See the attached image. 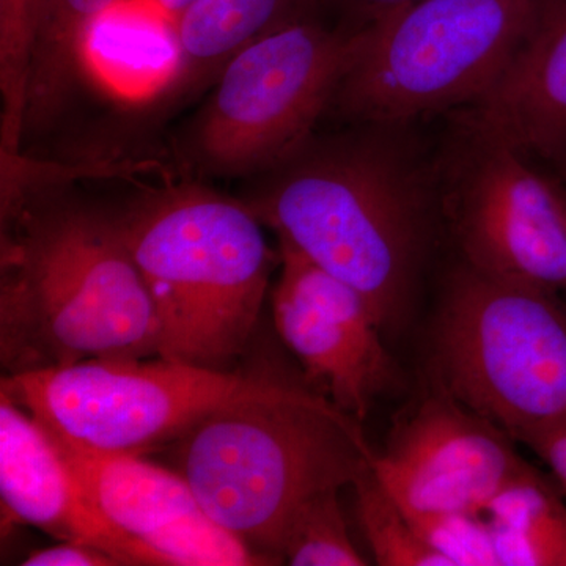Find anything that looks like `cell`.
<instances>
[{"mask_svg": "<svg viewBox=\"0 0 566 566\" xmlns=\"http://www.w3.org/2000/svg\"><path fill=\"white\" fill-rule=\"evenodd\" d=\"M245 178L268 229L354 286L382 331L403 322L442 232L434 134L424 123H338Z\"/></svg>", "mask_w": 566, "mask_h": 566, "instance_id": "1", "label": "cell"}, {"mask_svg": "<svg viewBox=\"0 0 566 566\" xmlns=\"http://www.w3.org/2000/svg\"><path fill=\"white\" fill-rule=\"evenodd\" d=\"M158 312L112 207L52 185L2 205L0 364L7 376L158 357Z\"/></svg>", "mask_w": 566, "mask_h": 566, "instance_id": "2", "label": "cell"}, {"mask_svg": "<svg viewBox=\"0 0 566 566\" xmlns=\"http://www.w3.org/2000/svg\"><path fill=\"white\" fill-rule=\"evenodd\" d=\"M360 423L327 395L264 375L170 446V458L219 526L281 565L303 505L374 465Z\"/></svg>", "mask_w": 566, "mask_h": 566, "instance_id": "3", "label": "cell"}, {"mask_svg": "<svg viewBox=\"0 0 566 566\" xmlns=\"http://www.w3.org/2000/svg\"><path fill=\"white\" fill-rule=\"evenodd\" d=\"M112 210L158 312V357L234 371L279 263L263 223L199 182L145 189Z\"/></svg>", "mask_w": 566, "mask_h": 566, "instance_id": "4", "label": "cell"}, {"mask_svg": "<svg viewBox=\"0 0 566 566\" xmlns=\"http://www.w3.org/2000/svg\"><path fill=\"white\" fill-rule=\"evenodd\" d=\"M538 0H419L359 33L327 117L424 123L475 106L502 80Z\"/></svg>", "mask_w": 566, "mask_h": 566, "instance_id": "5", "label": "cell"}, {"mask_svg": "<svg viewBox=\"0 0 566 566\" xmlns=\"http://www.w3.org/2000/svg\"><path fill=\"white\" fill-rule=\"evenodd\" d=\"M439 389L515 441L566 420V305L560 294L447 274L433 334Z\"/></svg>", "mask_w": 566, "mask_h": 566, "instance_id": "6", "label": "cell"}, {"mask_svg": "<svg viewBox=\"0 0 566 566\" xmlns=\"http://www.w3.org/2000/svg\"><path fill=\"white\" fill-rule=\"evenodd\" d=\"M434 133L442 232L458 259L501 281L566 293L560 181L472 107Z\"/></svg>", "mask_w": 566, "mask_h": 566, "instance_id": "7", "label": "cell"}, {"mask_svg": "<svg viewBox=\"0 0 566 566\" xmlns=\"http://www.w3.org/2000/svg\"><path fill=\"white\" fill-rule=\"evenodd\" d=\"M359 33L314 20L238 52L178 139L182 161L244 180L281 161L327 117Z\"/></svg>", "mask_w": 566, "mask_h": 566, "instance_id": "8", "label": "cell"}, {"mask_svg": "<svg viewBox=\"0 0 566 566\" xmlns=\"http://www.w3.org/2000/svg\"><path fill=\"white\" fill-rule=\"evenodd\" d=\"M264 375L177 360L95 359L2 378V392L48 433L82 449L145 457L169 449Z\"/></svg>", "mask_w": 566, "mask_h": 566, "instance_id": "9", "label": "cell"}, {"mask_svg": "<svg viewBox=\"0 0 566 566\" xmlns=\"http://www.w3.org/2000/svg\"><path fill=\"white\" fill-rule=\"evenodd\" d=\"M275 329L327 397L364 422L392 386V357L367 300L354 286L279 240Z\"/></svg>", "mask_w": 566, "mask_h": 566, "instance_id": "10", "label": "cell"}, {"mask_svg": "<svg viewBox=\"0 0 566 566\" xmlns=\"http://www.w3.org/2000/svg\"><path fill=\"white\" fill-rule=\"evenodd\" d=\"M512 439L439 389L397 424L374 472L408 515L483 513L531 465Z\"/></svg>", "mask_w": 566, "mask_h": 566, "instance_id": "11", "label": "cell"}, {"mask_svg": "<svg viewBox=\"0 0 566 566\" xmlns=\"http://www.w3.org/2000/svg\"><path fill=\"white\" fill-rule=\"evenodd\" d=\"M46 434L104 517L167 566L273 565L219 526L175 469Z\"/></svg>", "mask_w": 566, "mask_h": 566, "instance_id": "12", "label": "cell"}, {"mask_svg": "<svg viewBox=\"0 0 566 566\" xmlns=\"http://www.w3.org/2000/svg\"><path fill=\"white\" fill-rule=\"evenodd\" d=\"M0 495L3 513L59 542L102 549L122 565L167 566L104 517L39 420L0 394Z\"/></svg>", "mask_w": 566, "mask_h": 566, "instance_id": "13", "label": "cell"}, {"mask_svg": "<svg viewBox=\"0 0 566 566\" xmlns=\"http://www.w3.org/2000/svg\"><path fill=\"white\" fill-rule=\"evenodd\" d=\"M471 107L566 185V0H538L509 70Z\"/></svg>", "mask_w": 566, "mask_h": 566, "instance_id": "14", "label": "cell"}, {"mask_svg": "<svg viewBox=\"0 0 566 566\" xmlns=\"http://www.w3.org/2000/svg\"><path fill=\"white\" fill-rule=\"evenodd\" d=\"M314 20H326L319 0H196L175 22L177 71L155 103H188L253 41Z\"/></svg>", "mask_w": 566, "mask_h": 566, "instance_id": "15", "label": "cell"}, {"mask_svg": "<svg viewBox=\"0 0 566 566\" xmlns=\"http://www.w3.org/2000/svg\"><path fill=\"white\" fill-rule=\"evenodd\" d=\"M178 63L175 24L153 0H117L84 40V76L126 104L155 103Z\"/></svg>", "mask_w": 566, "mask_h": 566, "instance_id": "16", "label": "cell"}, {"mask_svg": "<svg viewBox=\"0 0 566 566\" xmlns=\"http://www.w3.org/2000/svg\"><path fill=\"white\" fill-rule=\"evenodd\" d=\"M117 0H41L29 66L24 134L51 128L84 76L82 50L93 21Z\"/></svg>", "mask_w": 566, "mask_h": 566, "instance_id": "17", "label": "cell"}, {"mask_svg": "<svg viewBox=\"0 0 566 566\" xmlns=\"http://www.w3.org/2000/svg\"><path fill=\"white\" fill-rule=\"evenodd\" d=\"M499 566H566V506L532 465L485 509Z\"/></svg>", "mask_w": 566, "mask_h": 566, "instance_id": "18", "label": "cell"}, {"mask_svg": "<svg viewBox=\"0 0 566 566\" xmlns=\"http://www.w3.org/2000/svg\"><path fill=\"white\" fill-rule=\"evenodd\" d=\"M41 0H0V91L2 161L17 158L24 137L29 66Z\"/></svg>", "mask_w": 566, "mask_h": 566, "instance_id": "19", "label": "cell"}, {"mask_svg": "<svg viewBox=\"0 0 566 566\" xmlns=\"http://www.w3.org/2000/svg\"><path fill=\"white\" fill-rule=\"evenodd\" d=\"M356 513L375 562L382 566H450L441 554L419 535L405 510L379 482L365 472L353 483Z\"/></svg>", "mask_w": 566, "mask_h": 566, "instance_id": "20", "label": "cell"}, {"mask_svg": "<svg viewBox=\"0 0 566 566\" xmlns=\"http://www.w3.org/2000/svg\"><path fill=\"white\" fill-rule=\"evenodd\" d=\"M283 562L293 566H364L349 536L338 490L315 495L293 517L282 549Z\"/></svg>", "mask_w": 566, "mask_h": 566, "instance_id": "21", "label": "cell"}, {"mask_svg": "<svg viewBox=\"0 0 566 566\" xmlns=\"http://www.w3.org/2000/svg\"><path fill=\"white\" fill-rule=\"evenodd\" d=\"M408 517L450 566H499L493 532L482 513H423Z\"/></svg>", "mask_w": 566, "mask_h": 566, "instance_id": "22", "label": "cell"}, {"mask_svg": "<svg viewBox=\"0 0 566 566\" xmlns=\"http://www.w3.org/2000/svg\"><path fill=\"white\" fill-rule=\"evenodd\" d=\"M416 2L419 0H319V6L334 28L359 33Z\"/></svg>", "mask_w": 566, "mask_h": 566, "instance_id": "23", "label": "cell"}, {"mask_svg": "<svg viewBox=\"0 0 566 566\" xmlns=\"http://www.w3.org/2000/svg\"><path fill=\"white\" fill-rule=\"evenodd\" d=\"M24 566H118L117 558L96 547L82 543L61 542L59 545L35 551L22 562Z\"/></svg>", "mask_w": 566, "mask_h": 566, "instance_id": "24", "label": "cell"}, {"mask_svg": "<svg viewBox=\"0 0 566 566\" xmlns=\"http://www.w3.org/2000/svg\"><path fill=\"white\" fill-rule=\"evenodd\" d=\"M523 444L549 465L551 471L566 490V420L528 436Z\"/></svg>", "mask_w": 566, "mask_h": 566, "instance_id": "25", "label": "cell"}, {"mask_svg": "<svg viewBox=\"0 0 566 566\" xmlns=\"http://www.w3.org/2000/svg\"><path fill=\"white\" fill-rule=\"evenodd\" d=\"M153 2H155L156 7L175 24L182 11L188 9L196 0H153Z\"/></svg>", "mask_w": 566, "mask_h": 566, "instance_id": "26", "label": "cell"}, {"mask_svg": "<svg viewBox=\"0 0 566 566\" xmlns=\"http://www.w3.org/2000/svg\"><path fill=\"white\" fill-rule=\"evenodd\" d=\"M560 181V193H562V200H564V205H565V210H566V185L564 181L562 180H558Z\"/></svg>", "mask_w": 566, "mask_h": 566, "instance_id": "27", "label": "cell"}]
</instances>
